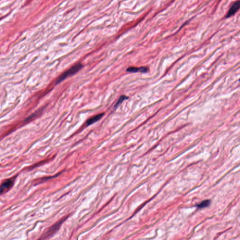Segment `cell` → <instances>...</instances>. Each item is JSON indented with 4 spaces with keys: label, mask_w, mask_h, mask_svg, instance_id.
<instances>
[{
    "label": "cell",
    "mask_w": 240,
    "mask_h": 240,
    "mask_svg": "<svg viewBox=\"0 0 240 240\" xmlns=\"http://www.w3.org/2000/svg\"><path fill=\"white\" fill-rule=\"evenodd\" d=\"M83 67V66L80 63H77V64H76L75 65L72 66L68 70L64 72L58 77L56 82V85H58L62 81H63L65 79H67V77L76 74L77 72H79L80 69H82Z\"/></svg>",
    "instance_id": "6da1fadb"
},
{
    "label": "cell",
    "mask_w": 240,
    "mask_h": 240,
    "mask_svg": "<svg viewBox=\"0 0 240 240\" xmlns=\"http://www.w3.org/2000/svg\"><path fill=\"white\" fill-rule=\"evenodd\" d=\"M15 178H11L3 181L0 185V195L5 194L11 190L14 184Z\"/></svg>",
    "instance_id": "7a4b0ae2"
},
{
    "label": "cell",
    "mask_w": 240,
    "mask_h": 240,
    "mask_svg": "<svg viewBox=\"0 0 240 240\" xmlns=\"http://www.w3.org/2000/svg\"><path fill=\"white\" fill-rule=\"evenodd\" d=\"M67 217H65L63 218H62L60 221L56 223L55 225L52 226V227L49 229V230L46 232L45 234H44V235L43 236V238H48V237H49V236H51V235H54V234L59 229L62 223L66 220Z\"/></svg>",
    "instance_id": "3957f363"
},
{
    "label": "cell",
    "mask_w": 240,
    "mask_h": 240,
    "mask_svg": "<svg viewBox=\"0 0 240 240\" xmlns=\"http://www.w3.org/2000/svg\"><path fill=\"white\" fill-rule=\"evenodd\" d=\"M240 1L235 2V3H233V5L230 7V9H229L226 18H230V17H232V15L235 14L236 12L239 10V8H240Z\"/></svg>",
    "instance_id": "277c9868"
},
{
    "label": "cell",
    "mask_w": 240,
    "mask_h": 240,
    "mask_svg": "<svg viewBox=\"0 0 240 240\" xmlns=\"http://www.w3.org/2000/svg\"><path fill=\"white\" fill-rule=\"evenodd\" d=\"M126 71L130 73H137L140 72L142 73H146L148 71V69L145 67H140V68L130 67H129Z\"/></svg>",
    "instance_id": "5b68a950"
},
{
    "label": "cell",
    "mask_w": 240,
    "mask_h": 240,
    "mask_svg": "<svg viewBox=\"0 0 240 240\" xmlns=\"http://www.w3.org/2000/svg\"><path fill=\"white\" fill-rule=\"evenodd\" d=\"M104 115H105V113H99V114H97L96 116H94V117L90 118L86 122V125L87 126H90L91 125L93 124L94 123H96V122L99 121L101 119Z\"/></svg>",
    "instance_id": "8992f818"
},
{
    "label": "cell",
    "mask_w": 240,
    "mask_h": 240,
    "mask_svg": "<svg viewBox=\"0 0 240 240\" xmlns=\"http://www.w3.org/2000/svg\"><path fill=\"white\" fill-rule=\"evenodd\" d=\"M129 99V97L125 95H122L121 97H120L119 99H118L117 102L116 103V105H114V108H117L121 105V104L125 100H127Z\"/></svg>",
    "instance_id": "52a82bcc"
},
{
    "label": "cell",
    "mask_w": 240,
    "mask_h": 240,
    "mask_svg": "<svg viewBox=\"0 0 240 240\" xmlns=\"http://www.w3.org/2000/svg\"><path fill=\"white\" fill-rule=\"evenodd\" d=\"M210 204V200H205L201 202L200 204L197 205V207L198 208H200V209H202V208H205V207L209 206Z\"/></svg>",
    "instance_id": "ba28073f"
}]
</instances>
